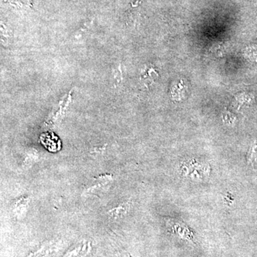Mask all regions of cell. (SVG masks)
Wrapping results in <instances>:
<instances>
[{
	"label": "cell",
	"mask_w": 257,
	"mask_h": 257,
	"mask_svg": "<svg viewBox=\"0 0 257 257\" xmlns=\"http://www.w3.org/2000/svg\"><path fill=\"white\" fill-rule=\"evenodd\" d=\"M247 162L250 165H253L257 163V141L253 144L250 148L247 155Z\"/></svg>",
	"instance_id": "cell-1"
},
{
	"label": "cell",
	"mask_w": 257,
	"mask_h": 257,
	"mask_svg": "<svg viewBox=\"0 0 257 257\" xmlns=\"http://www.w3.org/2000/svg\"><path fill=\"white\" fill-rule=\"evenodd\" d=\"M11 3H13L15 5H19V6H23V5H30V0H10Z\"/></svg>",
	"instance_id": "cell-2"
}]
</instances>
